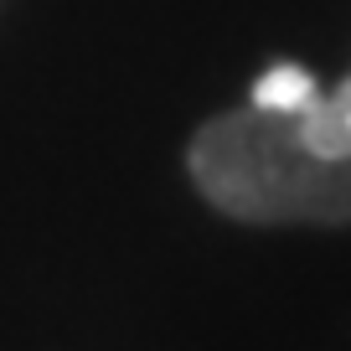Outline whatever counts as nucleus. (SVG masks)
Wrapping results in <instances>:
<instances>
[{
    "label": "nucleus",
    "instance_id": "obj_1",
    "mask_svg": "<svg viewBox=\"0 0 351 351\" xmlns=\"http://www.w3.org/2000/svg\"><path fill=\"white\" fill-rule=\"evenodd\" d=\"M191 186L238 222H351V155L330 160L300 140L289 109H228L197 130L186 150Z\"/></svg>",
    "mask_w": 351,
    "mask_h": 351
},
{
    "label": "nucleus",
    "instance_id": "obj_2",
    "mask_svg": "<svg viewBox=\"0 0 351 351\" xmlns=\"http://www.w3.org/2000/svg\"><path fill=\"white\" fill-rule=\"evenodd\" d=\"M300 140L310 145L315 155H330V160H346L351 155V77L330 93H310L305 104L295 109Z\"/></svg>",
    "mask_w": 351,
    "mask_h": 351
},
{
    "label": "nucleus",
    "instance_id": "obj_3",
    "mask_svg": "<svg viewBox=\"0 0 351 351\" xmlns=\"http://www.w3.org/2000/svg\"><path fill=\"white\" fill-rule=\"evenodd\" d=\"M310 93H315V77H310L305 67H295V62L269 67V73L253 83V104H263V109H289V114H295Z\"/></svg>",
    "mask_w": 351,
    "mask_h": 351
}]
</instances>
